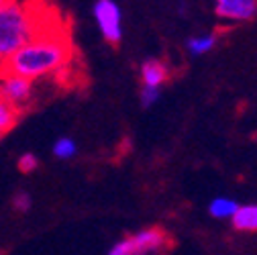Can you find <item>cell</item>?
<instances>
[{
	"instance_id": "obj_6",
	"label": "cell",
	"mask_w": 257,
	"mask_h": 255,
	"mask_svg": "<svg viewBox=\"0 0 257 255\" xmlns=\"http://www.w3.org/2000/svg\"><path fill=\"white\" fill-rule=\"evenodd\" d=\"M216 15L229 21H249L257 15V0H214Z\"/></svg>"
},
{
	"instance_id": "obj_8",
	"label": "cell",
	"mask_w": 257,
	"mask_h": 255,
	"mask_svg": "<svg viewBox=\"0 0 257 255\" xmlns=\"http://www.w3.org/2000/svg\"><path fill=\"white\" fill-rule=\"evenodd\" d=\"M233 227L237 231H257V204H247L239 206L237 212L233 214Z\"/></svg>"
},
{
	"instance_id": "obj_3",
	"label": "cell",
	"mask_w": 257,
	"mask_h": 255,
	"mask_svg": "<svg viewBox=\"0 0 257 255\" xmlns=\"http://www.w3.org/2000/svg\"><path fill=\"white\" fill-rule=\"evenodd\" d=\"M170 239H168V233L162 231V229H155V227H149V229H143V231H137L135 235H128L120 241H116L108 255H151V253H159L168 247Z\"/></svg>"
},
{
	"instance_id": "obj_4",
	"label": "cell",
	"mask_w": 257,
	"mask_h": 255,
	"mask_svg": "<svg viewBox=\"0 0 257 255\" xmlns=\"http://www.w3.org/2000/svg\"><path fill=\"white\" fill-rule=\"evenodd\" d=\"M94 21L106 43L118 45L122 39V13L114 0H96L92 7Z\"/></svg>"
},
{
	"instance_id": "obj_10",
	"label": "cell",
	"mask_w": 257,
	"mask_h": 255,
	"mask_svg": "<svg viewBox=\"0 0 257 255\" xmlns=\"http://www.w3.org/2000/svg\"><path fill=\"white\" fill-rule=\"evenodd\" d=\"M237 202L231 198H214L208 206V212L214 218H233V214L237 212Z\"/></svg>"
},
{
	"instance_id": "obj_11",
	"label": "cell",
	"mask_w": 257,
	"mask_h": 255,
	"mask_svg": "<svg viewBox=\"0 0 257 255\" xmlns=\"http://www.w3.org/2000/svg\"><path fill=\"white\" fill-rule=\"evenodd\" d=\"M53 155L57 159H72L78 155V145L72 137H59L53 143Z\"/></svg>"
},
{
	"instance_id": "obj_7",
	"label": "cell",
	"mask_w": 257,
	"mask_h": 255,
	"mask_svg": "<svg viewBox=\"0 0 257 255\" xmlns=\"http://www.w3.org/2000/svg\"><path fill=\"white\" fill-rule=\"evenodd\" d=\"M170 80V68L159 59H147L141 63V82L143 86L159 88Z\"/></svg>"
},
{
	"instance_id": "obj_13",
	"label": "cell",
	"mask_w": 257,
	"mask_h": 255,
	"mask_svg": "<svg viewBox=\"0 0 257 255\" xmlns=\"http://www.w3.org/2000/svg\"><path fill=\"white\" fill-rule=\"evenodd\" d=\"M17 166H19V170L23 172V174H31V172H35L37 168H39V159H37V155L35 153H23L21 157H19V162H17Z\"/></svg>"
},
{
	"instance_id": "obj_2",
	"label": "cell",
	"mask_w": 257,
	"mask_h": 255,
	"mask_svg": "<svg viewBox=\"0 0 257 255\" xmlns=\"http://www.w3.org/2000/svg\"><path fill=\"white\" fill-rule=\"evenodd\" d=\"M61 19L55 7L45 0H13L0 9V63L27 45L35 35L59 27Z\"/></svg>"
},
{
	"instance_id": "obj_9",
	"label": "cell",
	"mask_w": 257,
	"mask_h": 255,
	"mask_svg": "<svg viewBox=\"0 0 257 255\" xmlns=\"http://www.w3.org/2000/svg\"><path fill=\"white\" fill-rule=\"evenodd\" d=\"M216 45V35L214 33H204V35H194L186 41V49L190 55H204Z\"/></svg>"
},
{
	"instance_id": "obj_12",
	"label": "cell",
	"mask_w": 257,
	"mask_h": 255,
	"mask_svg": "<svg viewBox=\"0 0 257 255\" xmlns=\"http://www.w3.org/2000/svg\"><path fill=\"white\" fill-rule=\"evenodd\" d=\"M17 118H19V110L13 108L9 102H5L3 98H0V137L13 129V124L17 122Z\"/></svg>"
},
{
	"instance_id": "obj_1",
	"label": "cell",
	"mask_w": 257,
	"mask_h": 255,
	"mask_svg": "<svg viewBox=\"0 0 257 255\" xmlns=\"http://www.w3.org/2000/svg\"><path fill=\"white\" fill-rule=\"evenodd\" d=\"M74 57V45L68 25L47 29L35 35L7 61L0 63V76H19L29 82L45 80L66 72Z\"/></svg>"
},
{
	"instance_id": "obj_15",
	"label": "cell",
	"mask_w": 257,
	"mask_h": 255,
	"mask_svg": "<svg viewBox=\"0 0 257 255\" xmlns=\"http://www.w3.org/2000/svg\"><path fill=\"white\" fill-rule=\"evenodd\" d=\"M159 96H162V92H159V88H151V86H143L141 88V94H139V98H141V104L143 106H153Z\"/></svg>"
},
{
	"instance_id": "obj_16",
	"label": "cell",
	"mask_w": 257,
	"mask_h": 255,
	"mask_svg": "<svg viewBox=\"0 0 257 255\" xmlns=\"http://www.w3.org/2000/svg\"><path fill=\"white\" fill-rule=\"evenodd\" d=\"M9 3H13V0H0V9H3L5 5H9Z\"/></svg>"
},
{
	"instance_id": "obj_5",
	"label": "cell",
	"mask_w": 257,
	"mask_h": 255,
	"mask_svg": "<svg viewBox=\"0 0 257 255\" xmlns=\"http://www.w3.org/2000/svg\"><path fill=\"white\" fill-rule=\"evenodd\" d=\"M33 94V82L19 76H0V98L13 108H23L29 104Z\"/></svg>"
},
{
	"instance_id": "obj_14",
	"label": "cell",
	"mask_w": 257,
	"mask_h": 255,
	"mask_svg": "<svg viewBox=\"0 0 257 255\" xmlns=\"http://www.w3.org/2000/svg\"><path fill=\"white\" fill-rule=\"evenodd\" d=\"M13 208L17 210V212H29L31 208H33V196H31L29 192H17L15 196H13Z\"/></svg>"
}]
</instances>
